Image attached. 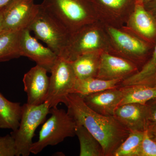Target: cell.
Returning a JSON list of instances; mask_svg holds the SVG:
<instances>
[{"instance_id": "cell-1", "label": "cell", "mask_w": 156, "mask_h": 156, "mask_svg": "<svg viewBox=\"0 0 156 156\" xmlns=\"http://www.w3.org/2000/svg\"><path fill=\"white\" fill-rule=\"evenodd\" d=\"M65 105L68 113L76 124L84 126L100 143L104 156H113L130 133L114 117L103 115L92 110L80 95L69 94Z\"/></svg>"}, {"instance_id": "cell-2", "label": "cell", "mask_w": 156, "mask_h": 156, "mask_svg": "<svg viewBox=\"0 0 156 156\" xmlns=\"http://www.w3.org/2000/svg\"><path fill=\"white\" fill-rule=\"evenodd\" d=\"M86 0H44L42 7L58 20L72 34L98 21L90 3Z\"/></svg>"}, {"instance_id": "cell-3", "label": "cell", "mask_w": 156, "mask_h": 156, "mask_svg": "<svg viewBox=\"0 0 156 156\" xmlns=\"http://www.w3.org/2000/svg\"><path fill=\"white\" fill-rule=\"evenodd\" d=\"M99 51L111 53L112 48L104 25L97 21L71 34L67 46L59 56L72 62L82 54Z\"/></svg>"}, {"instance_id": "cell-4", "label": "cell", "mask_w": 156, "mask_h": 156, "mask_svg": "<svg viewBox=\"0 0 156 156\" xmlns=\"http://www.w3.org/2000/svg\"><path fill=\"white\" fill-rule=\"evenodd\" d=\"M51 116L43 124L38 140L34 142L30 153H40L48 146H54L76 135V124L67 112L57 107L50 110Z\"/></svg>"}, {"instance_id": "cell-5", "label": "cell", "mask_w": 156, "mask_h": 156, "mask_svg": "<svg viewBox=\"0 0 156 156\" xmlns=\"http://www.w3.org/2000/svg\"><path fill=\"white\" fill-rule=\"evenodd\" d=\"M28 28L33 32L36 38L45 43L58 56L62 54L71 36L61 23L41 5Z\"/></svg>"}, {"instance_id": "cell-6", "label": "cell", "mask_w": 156, "mask_h": 156, "mask_svg": "<svg viewBox=\"0 0 156 156\" xmlns=\"http://www.w3.org/2000/svg\"><path fill=\"white\" fill-rule=\"evenodd\" d=\"M104 27L111 45V53L128 59L139 67L146 58L152 45L124 26L121 28L106 25Z\"/></svg>"}, {"instance_id": "cell-7", "label": "cell", "mask_w": 156, "mask_h": 156, "mask_svg": "<svg viewBox=\"0 0 156 156\" xmlns=\"http://www.w3.org/2000/svg\"><path fill=\"white\" fill-rule=\"evenodd\" d=\"M50 108L46 102L38 105L26 103L22 105V114L19 127L11 134L14 137L16 149V156H28L35 132L40 125L44 122L50 113Z\"/></svg>"}, {"instance_id": "cell-8", "label": "cell", "mask_w": 156, "mask_h": 156, "mask_svg": "<svg viewBox=\"0 0 156 156\" xmlns=\"http://www.w3.org/2000/svg\"><path fill=\"white\" fill-rule=\"evenodd\" d=\"M50 85L45 102L50 109L58 104L66 105L68 95L73 92L77 80L70 62L58 56L50 72Z\"/></svg>"}, {"instance_id": "cell-9", "label": "cell", "mask_w": 156, "mask_h": 156, "mask_svg": "<svg viewBox=\"0 0 156 156\" xmlns=\"http://www.w3.org/2000/svg\"><path fill=\"white\" fill-rule=\"evenodd\" d=\"M40 8L34 0H11L3 9L2 32L28 28Z\"/></svg>"}, {"instance_id": "cell-10", "label": "cell", "mask_w": 156, "mask_h": 156, "mask_svg": "<svg viewBox=\"0 0 156 156\" xmlns=\"http://www.w3.org/2000/svg\"><path fill=\"white\" fill-rule=\"evenodd\" d=\"M90 3L98 20L104 25L121 28L134 9L135 0H95Z\"/></svg>"}, {"instance_id": "cell-11", "label": "cell", "mask_w": 156, "mask_h": 156, "mask_svg": "<svg viewBox=\"0 0 156 156\" xmlns=\"http://www.w3.org/2000/svg\"><path fill=\"white\" fill-rule=\"evenodd\" d=\"M139 68L128 59L109 52L101 56L96 77L104 80H123L136 73Z\"/></svg>"}, {"instance_id": "cell-12", "label": "cell", "mask_w": 156, "mask_h": 156, "mask_svg": "<svg viewBox=\"0 0 156 156\" xmlns=\"http://www.w3.org/2000/svg\"><path fill=\"white\" fill-rule=\"evenodd\" d=\"M30 33L28 28L21 32L20 42L21 56L29 58L50 73L58 56L50 48L39 43Z\"/></svg>"}, {"instance_id": "cell-13", "label": "cell", "mask_w": 156, "mask_h": 156, "mask_svg": "<svg viewBox=\"0 0 156 156\" xmlns=\"http://www.w3.org/2000/svg\"><path fill=\"white\" fill-rule=\"evenodd\" d=\"M48 73L47 69L36 65L24 75L23 82L27 104L38 105L46 101L50 85Z\"/></svg>"}, {"instance_id": "cell-14", "label": "cell", "mask_w": 156, "mask_h": 156, "mask_svg": "<svg viewBox=\"0 0 156 156\" xmlns=\"http://www.w3.org/2000/svg\"><path fill=\"white\" fill-rule=\"evenodd\" d=\"M151 45L156 41V20L144 4L135 1L134 9L124 26Z\"/></svg>"}, {"instance_id": "cell-15", "label": "cell", "mask_w": 156, "mask_h": 156, "mask_svg": "<svg viewBox=\"0 0 156 156\" xmlns=\"http://www.w3.org/2000/svg\"><path fill=\"white\" fill-rule=\"evenodd\" d=\"M147 104L129 103L118 106L113 116L130 131H144L148 128Z\"/></svg>"}, {"instance_id": "cell-16", "label": "cell", "mask_w": 156, "mask_h": 156, "mask_svg": "<svg viewBox=\"0 0 156 156\" xmlns=\"http://www.w3.org/2000/svg\"><path fill=\"white\" fill-rule=\"evenodd\" d=\"M124 96L121 87L107 89L82 97L87 106L105 116H113L115 111L119 106Z\"/></svg>"}, {"instance_id": "cell-17", "label": "cell", "mask_w": 156, "mask_h": 156, "mask_svg": "<svg viewBox=\"0 0 156 156\" xmlns=\"http://www.w3.org/2000/svg\"><path fill=\"white\" fill-rule=\"evenodd\" d=\"M103 52L99 51L84 53L70 62L77 79L96 77Z\"/></svg>"}, {"instance_id": "cell-18", "label": "cell", "mask_w": 156, "mask_h": 156, "mask_svg": "<svg viewBox=\"0 0 156 156\" xmlns=\"http://www.w3.org/2000/svg\"><path fill=\"white\" fill-rule=\"evenodd\" d=\"M136 85H156V41L150 58L136 73L123 80L121 83V87Z\"/></svg>"}, {"instance_id": "cell-19", "label": "cell", "mask_w": 156, "mask_h": 156, "mask_svg": "<svg viewBox=\"0 0 156 156\" xmlns=\"http://www.w3.org/2000/svg\"><path fill=\"white\" fill-rule=\"evenodd\" d=\"M22 105L8 100L0 93V128L16 131L19 126Z\"/></svg>"}, {"instance_id": "cell-20", "label": "cell", "mask_w": 156, "mask_h": 156, "mask_svg": "<svg viewBox=\"0 0 156 156\" xmlns=\"http://www.w3.org/2000/svg\"><path fill=\"white\" fill-rule=\"evenodd\" d=\"M122 80H104L96 77L77 79L73 93L83 97L107 89L121 87Z\"/></svg>"}, {"instance_id": "cell-21", "label": "cell", "mask_w": 156, "mask_h": 156, "mask_svg": "<svg viewBox=\"0 0 156 156\" xmlns=\"http://www.w3.org/2000/svg\"><path fill=\"white\" fill-rule=\"evenodd\" d=\"M124 96L119 106L129 103L146 104L156 99V85H136L121 87Z\"/></svg>"}, {"instance_id": "cell-22", "label": "cell", "mask_w": 156, "mask_h": 156, "mask_svg": "<svg viewBox=\"0 0 156 156\" xmlns=\"http://www.w3.org/2000/svg\"><path fill=\"white\" fill-rule=\"evenodd\" d=\"M21 30L9 31L0 34V62L19 58Z\"/></svg>"}, {"instance_id": "cell-23", "label": "cell", "mask_w": 156, "mask_h": 156, "mask_svg": "<svg viewBox=\"0 0 156 156\" xmlns=\"http://www.w3.org/2000/svg\"><path fill=\"white\" fill-rule=\"evenodd\" d=\"M76 135L80 143V156H104L100 143L84 126L76 124Z\"/></svg>"}, {"instance_id": "cell-24", "label": "cell", "mask_w": 156, "mask_h": 156, "mask_svg": "<svg viewBox=\"0 0 156 156\" xmlns=\"http://www.w3.org/2000/svg\"><path fill=\"white\" fill-rule=\"evenodd\" d=\"M144 131H132L117 148L113 156H139Z\"/></svg>"}, {"instance_id": "cell-25", "label": "cell", "mask_w": 156, "mask_h": 156, "mask_svg": "<svg viewBox=\"0 0 156 156\" xmlns=\"http://www.w3.org/2000/svg\"><path fill=\"white\" fill-rule=\"evenodd\" d=\"M139 156H156V142L148 128L144 131Z\"/></svg>"}, {"instance_id": "cell-26", "label": "cell", "mask_w": 156, "mask_h": 156, "mask_svg": "<svg viewBox=\"0 0 156 156\" xmlns=\"http://www.w3.org/2000/svg\"><path fill=\"white\" fill-rule=\"evenodd\" d=\"M16 156L14 137L10 134L0 136V156Z\"/></svg>"}, {"instance_id": "cell-27", "label": "cell", "mask_w": 156, "mask_h": 156, "mask_svg": "<svg viewBox=\"0 0 156 156\" xmlns=\"http://www.w3.org/2000/svg\"><path fill=\"white\" fill-rule=\"evenodd\" d=\"M148 106L149 127L156 125V99L152 100L147 103Z\"/></svg>"}, {"instance_id": "cell-28", "label": "cell", "mask_w": 156, "mask_h": 156, "mask_svg": "<svg viewBox=\"0 0 156 156\" xmlns=\"http://www.w3.org/2000/svg\"><path fill=\"white\" fill-rule=\"evenodd\" d=\"M144 5L146 9L152 15L156 20V0H152Z\"/></svg>"}, {"instance_id": "cell-29", "label": "cell", "mask_w": 156, "mask_h": 156, "mask_svg": "<svg viewBox=\"0 0 156 156\" xmlns=\"http://www.w3.org/2000/svg\"><path fill=\"white\" fill-rule=\"evenodd\" d=\"M11 1V0H0V11H2Z\"/></svg>"}, {"instance_id": "cell-30", "label": "cell", "mask_w": 156, "mask_h": 156, "mask_svg": "<svg viewBox=\"0 0 156 156\" xmlns=\"http://www.w3.org/2000/svg\"><path fill=\"white\" fill-rule=\"evenodd\" d=\"M3 19V9L0 11V34L1 33L2 30V23Z\"/></svg>"}, {"instance_id": "cell-31", "label": "cell", "mask_w": 156, "mask_h": 156, "mask_svg": "<svg viewBox=\"0 0 156 156\" xmlns=\"http://www.w3.org/2000/svg\"><path fill=\"white\" fill-rule=\"evenodd\" d=\"M150 133L151 136L152 138L156 142V130H152V129H148Z\"/></svg>"}, {"instance_id": "cell-32", "label": "cell", "mask_w": 156, "mask_h": 156, "mask_svg": "<svg viewBox=\"0 0 156 156\" xmlns=\"http://www.w3.org/2000/svg\"><path fill=\"white\" fill-rule=\"evenodd\" d=\"M152 0H135L136 2H139L142 3L143 4H145L146 3L149 2H151Z\"/></svg>"}, {"instance_id": "cell-33", "label": "cell", "mask_w": 156, "mask_h": 156, "mask_svg": "<svg viewBox=\"0 0 156 156\" xmlns=\"http://www.w3.org/2000/svg\"><path fill=\"white\" fill-rule=\"evenodd\" d=\"M148 129H152V130H156V125L151 127H149Z\"/></svg>"}]
</instances>
